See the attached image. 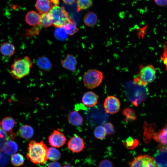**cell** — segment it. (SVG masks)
<instances>
[{"instance_id": "6da1fadb", "label": "cell", "mask_w": 167, "mask_h": 167, "mask_svg": "<svg viewBox=\"0 0 167 167\" xmlns=\"http://www.w3.org/2000/svg\"><path fill=\"white\" fill-rule=\"evenodd\" d=\"M47 150V147L43 141L37 142L31 140L28 144L26 156L34 164H42L48 160Z\"/></svg>"}, {"instance_id": "7a4b0ae2", "label": "cell", "mask_w": 167, "mask_h": 167, "mask_svg": "<svg viewBox=\"0 0 167 167\" xmlns=\"http://www.w3.org/2000/svg\"><path fill=\"white\" fill-rule=\"evenodd\" d=\"M33 65L32 61L28 56L16 58L11 66L10 75L14 79L23 78L29 75Z\"/></svg>"}, {"instance_id": "3957f363", "label": "cell", "mask_w": 167, "mask_h": 167, "mask_svg": "<svg viewBox=\"0 0 167 167\" xmlns=\"http://www.w3.org/2000/svg\"><path fill=\"white\" fill-rule=\"evenodd\" d=\"M49 12L51 18L52 25L56 28L62 27L72 20L64 7L58 5H53Z\"/></svg>"}, {"instance_id": "277c9868", "label": "cell", "mask_w": 167, "mask_h": 167, "mask_svg": "<svg viewBox=\"0 0 167 167\" xmlns=\"http://www.w3.org/2000/svg\"><path fill=\"white\" fill-rule=\"evenodd\" d=\"M156 72L155 68L152 65L142 66L140 69L138 77L135 79L134 82L138 85L145 86L154 81L156 77Z\"/></svg>"}, {"instance_id": "5b68a950", "label": "cell", "mask_w": 167, "mask_h": 167, "mask_svg": "<svg viewBox=\"0 0 167 167\" xmlns=\"http://www.w3.org/2000/svg\"><path fill=\"white\" fill-rule=\"evenodd\" d=\"M103 76L100 71L94 69L88 70L83 76V81L88 88L93 89L99 86L101 83Z\"/></svg>"}, {"instance_id": "8992f818", "label": "cell", "mask_w": 167, "mask_h": 167, "mask_svg": "<svg viewBox=\"0 0 167 167\" xmlns=\"http://www.w3.org/2000/svg\"><path fill=\"white\" fill-rule=\"evenodd\" d=\"M129 164L130 167H158L154 158L148 155L138 156Z\"/></svg>"}, {"instance_id": "52a82bcc", "label": "cell", "mask_w": 167, "mask_h": 167, "mask_svg": "<svg viewBox=\"0 0 167 167\" xmlns=\"http://www.w3.org/2000/svg\"><path fill=\"white\" fill-rule=\"evenodd\" d=\"M48 140L50 146L53 147L59 148L65 144L66 139L64 134L58 129L53 131L49 136Z\"/></svg>"}, {"instance_id": "ba28073f", "label": "cell", "mask_w": 167, "mask_h": 167, "mask_svg": "<svg viewBox=\"0 0 167 167\" xmlns=\"http://www.w3.org/2000/svg\"><path fill=\"white\" fill-rule=\"evenodd\" d=\"M103 105L106 113L113 114L117 113L119 110L120 103L117 97L113 96H109L105 99Z\"/></svg>"}, {"instance_id": "9c48e42d", "label": "cell", "mask_w": 167, "mask_h": 167, "mask_svg": "<svg viewBox=\"0 0 167 167\" xmlns=\"http://www.w3.org/2000/svg\"><path fill=\"white\" fill-rule=\"evenodd\" d=\"M67 146L69 149L73 152H80L85 148L84 139L78 135L75 134L69 140Z\"/></svg>"}, {"instance_id": "30bf717a", "label": "cell", "mask_w": 167, "mask_h": 167, "mask_svg": "<svg viewBox=\"0 0 167 167\" xmlns=\"http://www.w3.org/2000/svg\"><path fill=\"white\" fill-rule=\"evenodd\" d=\"M98 96L95 92L89 91L85 92L82 98L83 105L87 107H92L95 106L98 102Z\"/></svg>"}, {"instance_id": "8fae6325", "label": "cell", "mask_w": 167, "mask_h": 167, "mask_svg": "<svg viewBox=\"0 0 167 167\" xmlns=\"http://www.w3.org/2000/svg\"><path fill=\"white\" fill-rule=\"evenodd\" d=\"M164 146L160 147L154 157L158 167H167L166 147Z\"/></svg>"}, {"instance_id": "7c38bea8", "label": "cell", "mask_w": 167, "mask_h": 167, "mask_svg": "<svg viewBox=\"0 0 167 167\" xmlns=\"http://www.w3.org/2000/svg\"><path fill=\"white\" fill-rule=\"evenodd\" d=\"M62 66L65 68L71 71H75L77 65V61L74 55L67 54L66 57L61 60Z\"/></svg>"}, {"instance_id": "4fadbf2b", "label": "cell", "mask_w": 167, "mask_h": 167, "mask_svg": "<svg viewBox=\"0 0 167 167\" xmlns=\"http://www.w3.org/2000/svg\"><path fill=\"white\" fill-rule=\"evenodd\" d=\"M15 49V45L9 42H3L0 46V53L5 57H9L13 56Z\"/></svg>"}, {"instance_id": "5bb4252c", "label": "cell", "mask_w": 167, "mask_h": 167, "mask_svg": "<svg viewBox=\"0 0 167 167\" xmlns=\"http://www.w3.org/2000/svg\"><path fill=\"white\" fill-rule=\"evenodd\" d=\"M69 122L71 125L79 126L83 124L84 120L82 116L76 111L70 112L68 114Z\"/></svg>"}, {"instance_id": "9a60e30c", "label": "cell", "mask_w": 167, "mask_h": 167, "mask_svg": "<svg viewBox=\"0 0 167 167\" xmlns=\"http://www.w3.org/2000/svg\"><path fill=\"white\" fill-rule=\"evenodd\" d=\"M53 6L50 0H37L35 7L41 14L49 12Z\"/></svg>"}, {"instance_id": "2e32d148", "label": "cell", "mask_w": 167, "mask_h": 167, "mask_svg": "<svg viewBox=\"0 0 167 167\" xmlns=\"http://www.w3.org/2000/svg\"><path fill=\"white\" fill-rule=\"evenodd\" d=\"M25 19L29 25L35 26L40 24V15L35 11H30L26 14Z\"/></svg>"}, {"instance_id": "e0dca14e", "label": "cell", "mask_w": 167, "mask_h": 167, "mask_svg": "<svg viewBox=\"0 0 167 167\" xmlns=\"http://www.w3.org/2000/svg\"><path fill=\"white\" fill-rule=\"evenodd\" d=\"M33 132L32 127L28 125H24L21 126L18 131L19 136L22 138L26 139L31 138L33 135Z\"/></svg>"}, {"instance_id": "ac0fdd59", "label": "cell", "mask_w": 167, "mask_h": 167, "mask_svg": "<svg viewBox=\"0 0 167 167\" xmlns=\"http://www.w3.org/2000/svg\"><path fill=\"white\" fill-rule=\"evenodd\" d=\"M36 63L38 67L44 71L50 70L52 67L49 60L45 56L39 57L36 60Z\"/></svg>"}, {"instance_id": "d6986e66", "label": "cell", "mask_w": 167, "mask_h": 167, "mask_svg": "<svg viewBox=\"0 0 167 167\" xmlns=\"http://www.w3.org/2000/svg\"><path fill=\"white\" fill-rule=\"evenodd\" d=\"M167 129L166 126L159 132L155 133L153 137L155 141L165 146L167 145Z\"/></svg>"}, {"instance_id": "ffe728a7", "label": "cell", "mask_w": 167, "mask_h": 167, "mask_svg": "<svg viewBox=\"0 0 167 167\" xmlns=\"http://www.w3.org/2000/svg\"><path fill=\"white\" fill-rule=\"evenodd\" d=\"M18 150V146L16 143L12 140L7 141L5 143L3 151L9 155L15 153Z\"/></svg>"}, {"instance_id": "44dd1931", "label": "cell", "mask_w": 167, "mask_h": 167, "mask_svg": "<svg viewBox=\"0 0 167 167\" xmlns=\"http://www.w3.org/2000/svg\"><path fill=\"white\" fill-rule=\"evenodd\" d=\"M15 124V122L12 118L7 117L2 119L1 122V125L3 130L8 132L12 131Z\"/></svg>"}, {"instance_id": "7402d4cb", "label": "cell", "mask_w": 167, "mask_h": 167, "mask_svg": "<svg viewBox=\"0 0 167 167\" xmlns=\"http://www.w3.org/2000/svg\"><path fill=\"white\" fill-rule=\"evenodd\" d=\"M97 21V17L92 12H89L85 15L83 18L84 24L88 26L92 27L95 25Z\"/></svg>"}, {"instance_id": "603a6c76", "label": "cell", "mask_w": 167, "mask_h": 167, "mask_svg": "<svg viewBox=\"0 0 167 167\" xmlns=\"http://www.w3.org/2000/svg\"><path fill=\"white\" fill-rule=\"evenodd\" d=\"M61 27L63 29L67 34L70 35L74 34L79 30L75 23L72 20L64 24Z\"/></svg>"}, {"instance_id": "cb8c5ba5", "label": "cell", "mask_w": 167, "mask_h": 167, "mask_svg": "<svg viewBox=\"0 0 167 167\" xmlns=\"http://www.w3.org/2000/svg\"><path fill=\"white\" fill-rule=\"evenodd\" d=\"M47 157L48 159L50 161H57L60 158L61 154L59 151L55 148L49 147L48 148Z\"/></svg>"}, {"instance_id": "d4e9b609", "label": "cell", "mask_w": 167, "mask_h": 167, "mask_svg": "<svg viewBox=\"0 0 167 167\" xmlns=\"http://www.w3.org/2000/svg\"><path fill=\"white\" fill-rule=\"evenodd\" d=\"M40 24L46 28L52 25V20L49 12L41 14L40 15Z\"/></svg>"}, {"instance_id": "484cf974", "label": "cell", "mask_w": 167, "mask_h": 167, "mask_svg": "<svg viewBox=\"0 0 167 167\" xmlns=\"http://www.w3.org/2000/svg\"><path fill=\"white\" fill-rule=\"evenodd\" d=\"M11 162L14 166H20L24 163V158L23 156L19 153L13 154L11 157Z\"/></svg>"}, {"instance_id": "4316f807", "label": "cell", "mask_w": 167, "mask_h": 167, "mask_svg": "<svg viewBox=\"0 0 167 167\" xmlns=\"http://www.w3.org/2000/svg\"><path fill=\"white\" fill-rule=\"evenodd\" d=\"M77 12L82 10L86 9L92 4V0H77Z\"/></svg>"}, {"instance_id": "83f0119b", "label": "cell", "mask_w": 167, "mask_h": 167, "mask_svg": "<svg viewBox=\"0 0 167 167\" xmlns=\"http://www.w3.org/2000/svg\"><path fill=\"white\" fill-rule=\"evenodd\" d=\"M94 134L96 138L102 139L105 137L107 133L104 126L100 125L96 127L94 130Z\"/></svg>"}, {"instance_id": "f1b7e54d", "label": "cell", "mask_w": 167, "mask_h": 167, "mask_svg": "<svg viewBox=\"0 0 167 167\" xmlns=\"http://www.w3.org/2000/svg\"><path fill=\"white\" fill-rule=\"evenodd\" d=\"M56 38L60 41H64L67 37V34L61 27L56 28L54 32Z\"/></svg>"}, {"instance_id": "f546056e", "label": "cell", "mask_w": 167, "mask_h": 167, "mask_svg": "<svg viewBox=\"0 0 167 167\" xmlns=\"http://www.w3.org/2000/svg\"><path fill=\"white\" fill-rule=\"evenodd\" d=\"M8 139L7 133L3 130L0 129V151H3L4 146Z\"/></svg>"}, {"instance_id": "4dcf8cb0", "label": "cell", "mask_w": 167, "mask_h": 167, "mask_svg": "<svg viewBox=\"0 0 167 167\" xmlns=\"http://www.w3.org/2000/svg\"><path fill=\"white\" fill-rule=\"evenodd\" d=\"M39 24L34 26V27L27 30L26 35L28 36L32 37L38 35L42 27Z\"/></svg>"}, {"instance_id": "1f68e13d", "label": "cell", "mask_w": 167, "mask_h": 167, "mask_svg": "<svg viewBox=\"0 0 167 167\" xmlns=\"http://www.w3.org/2000/svg\"><path fill=\"white\" fill-rule=\"evenodd\" d=\"M138 144V141L136 139H134L131 137H129L125 142V145L128 148H133Z\"/></svg>"}, {"instance_id": "d6a6232c", "label": "cell", "mask_w": 167, "mask_h": 167, "mask_svg": "<svg viewBox=\"0 0 167 167\" xmlns=\"http://www.w3.org/2000/svg\"><path fill=\"white\" fill-rule=\"evenodd\" d=\"M123 113L127 119L134 120L136 118L134 112L132 109L130 108H127L124 109Z\"/></svg>"}, {"instance_id": "836d02e7", "label": "cell", "mask_w": 167, "mask_h": 167, "mask_svg": "<svg viewBox=\"0 0 167 167\" xmlns=\"http://www.w3.org/2000/svg\"><path fill=\"white\" fill-rule=\"evenodd\" d=\"M106 133L109 135H111L115 133L114 128L113 124L110 122H107L104 126Z\"/></svg>"}, {"instance_id": "e575fe53", "label": "cell", "mask_w": 167, "mask_h": 167, "mask_svg": "<svg viewBox=\"0 0 167 167\" xmlns=\"http://www.w3.org/2000/svg\"><path fill=\"white\" fill-rule=\"evenodd\" d=\"M98 167H114V165L111 161L105 159L102 160L99 163Z\"/></svg>"}, {"instance_id": "d590c367", "label": "cell", "mask_w": 167, "mask_h": 167, "mask_svg": "<svg viewBox=\"0 0 167 167\" xmlns=\"http://www.w3.org/2000/svg\"><path fill=\"white\" fill-rule=\"evenodd\" d=\"M0 151V166L5 165L8 162V157L4 153Z\"/></svg>"}, {"instance_id": "8d00e7d4", "label": "cell", "mask_w": 167, "mask_h": 167, "mask_svg": "<svg viewBox=\"0 0 167 167\" xmlns=\"http://www.w3.org/2000/svg\"><path fill=\"white\" fill-rule=\"evenodd\" d=\"M167 0H154L155 2L158 5L164 6L166 5Z\"/></svg>"}, {"instance_id": "74e56055", "label": "cell", "mask_w": 167, "mask_h": 167, "mask_svg": "<svg viewBox=\"0 0 167 167\" xmlns=\"http://www.w3.org/2000/svg\"><path fill=\"white\" fill-rule=\"evenodd\" d=\"M47 167H62L60 164L57 161H53L49 162Z\"/></svg>"}, {"instance_id": "f35d334b", "label": "cell", "mask_w": 167, "mask_h": 167, "mask_svg": "<svg viewBox=\"0 0 167 167\" xmlns=\"http://www.w3.org/2000/svg\"><path fill=\"white\" fill-rule=\"evenodd\" d=\"M64 3L68 5H71L75 2L76 0H62Z\"/></svg>"}, {"instance_id": "ab89813d", "label": "cell", "mask_w": 167, "mask_h": 167, "mask_svg": "<svg viewBox=\"0 0 167 167\" xmlns=\"http://www.w3.org/2000/svg\"><path fill=\"white\" fill-rule=\"evenodd\" d=\"M52 4H53L54 5H58L59 3V0H50Z\"/></svg>"}, {"instance_id": "60d3db41", "label": "cell", "mask_w": 167, "mask_h": 167, "mask_svg": "<svg viewBox=\"0 0 167 167\" xmlns=\"http://www.w3.org/2000/svg\"><path fill=\"white\" fill-rule=\"evenodd\" d=\"M62 167H73L72 166L69 164H65Z\"/></svg>"}, {"instance_id": "b9f144b4", "label": "cell", "mask_w": 167, "mask_h": 167, "mask_svg": "<svg viewBox=\"0 0 167 167\" xmlns=\"http://www.w3.org/2000/svg\"><path fill=\"white\" fill-rule=\"evenodd\" d=\"M1 123L0 122V129H1Z\"/></svg>"}]
</instances>
